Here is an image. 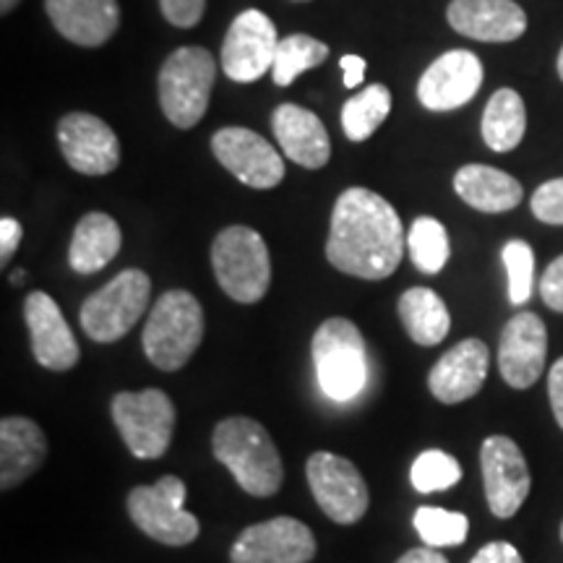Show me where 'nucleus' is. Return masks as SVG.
I'll list each match as a JSON object with an SVG mask.
<instances>
[{"label":"nucleus","mask_w":563,"mask_h":563,"mask_svg":"<svg viewBox=\"0 0 563 563\" xmlns=\"http://www.w3.org/2000/svg\"><path fill=\"white\" fill-rule=\"evenodd\" d=\"M405 256V228L397 209L368 188H347L334 203L327 258L357 279H386Z\"/></svg>","instance_id":"obj_1"},{"label":"nucleus","mask_w":563,"mask_h":563,"mask_svg":"<svg viewBox=\"0 0 563 563\" xmlns=\"http://www.w3.org/2000/svg\"><path fill=\"white\" fill-rule=\"evenodd\" d=\"M211 452L249 496L269 498L282 488L285 470L277 443L258 420L245 415L222 420L211 435Z\"/></svg>","instance_id":"obj_2"},{"label":"nucleus","mask_w":563,"mask_h":563,"mask_svg":"<svg viewBox=\"0 0 563 563\" xmlns=\"http://www.w3.org/2000/svg\"><path fill=\"white\" fill-rule=\"evenodd\" d=\"M313 365L321 391L334 402H350L368 384V352L361 329L350 319H327L313 334Z\"/></svg>","instance_id":"obj_3"},{"label":"nucleus","mask_w":563,"mask_h":563,"mask_svg":"<svg viewBox=\"0 0 563 563\" xmlns=\"http://www.w3.org/2000/svg\"><path fill=\"white\" fill-rule=\"evenodd\" d=\"M203 340V311L188 290H170L154 302L144 327V352L159 371H180Z\"/></svg>","instance_id":"obj_4"},{"label":"nucleus","mask_w":563,"mask_h":563,"mask_svg":"<svg viewBox=\"0 0 563 563\" xmlns=\"http://www.w3.org/2000/svg\"><path fill=\"white\" fill-rule=\"evenodd\" d=\"M211 269L224 295L238 302H258L269 290L272 258L264 238L245 224L224 228L211 245Z\"/></svg>","instance_id":"obj_5"},{"label":"nucleus","mask_w":563,"mask_h":563,"mask_svg":"<svg viewBox=\"0 0 563 563\" xmlns=\"http://www.w3.org/2000/svg\"><path fill=\"white\" fill-rule=\"evenodd\" d=\"M217 79L214 55L203 47H178L159 70V104L175 129L188 131L207 115Z\"/></svg>","instance_id":"obj_6"},{"label":"nucleus","mask_w":563,"mask_h":563,"mask_svg":"<svg viewBox=\"0 0 563 563\" xmlns=\"http://www.w3.org/2000/svg\"><path fill=\"white\" fill-rule=\"evenodd\" d=\"M152 279L141 269H125L102 290L84 300L79 321L89 340L110 344L123 340L150 308Z\"/></svg>","instance_id":"obj_7"},{"label":"nucleus","mask_w":563,"mask_h":563,"mask_svg":"<svg viewBox=\"0 0 563 563\" xmlns=\"http://www.w3.org/2000/svg\"><path fill=\"white\" fill-rule=\"evenodd\" d=\"M183 504H186V483L175 475L159 477L154 485H139L129 493L133 525L162 545L183 548L199 538V519L186 511Z\"/></svg>","instance_id":"obj_8"},{"label":"nucleus","mask_w":563,"mask_h":563,"mask_svg":"<svg viewBox=\"0 0 563 563\" xmlns=\"http://www.w3.org/2000/svg\"><path fill=\"white\" fill-rule=\"evenodd\" d=\"M112 420L136 460H159L170 449L175 405L162 389L121 391L112 397Z\"/></svg>","instance_id":"obj_9"},{"label":"nucleus","mask_w":563,"mask_h":563,"mask_svg":"<svg viewBox=\"0 0 563 563\" xmlns=\"http://www.w3.org/2000/svg\"><path fill=\"white\" fill-rule=\"evenodd\" d=\"M308 485L321 511L336 525L361 522L368 511V485L361 470L344 456L316 452L306 464Z\"/></svg>","instance_id":"obj_10"},{"label":"nucleus","mask_w":563,"mask_h":563,"mask_svg":"<svg viewBox=\"0 0 563 563\" xmlns=\"http://www.w3.org/2000/svg\"><path fill=\"white\" fill-rule=\"evenodd\" d=\"M279 34L266 13L249 9L230 24L222 42V70L230 81L253 84L274 66Z\"/></svg>","instance_id":"obj_11"},{"label":"nucleus","mask_w":563,"mask_h":563,"mask_svg":"<svg viewBox=\"0 0 563 563\" xmlns=\"http://www.w3.org/2000/svg\"><path fill=\"white\" fill-rule=\"evenodd\" d=\"M481 467L485 498H488L493 517L511 519L514 514L522 509L532 485L522 449L509 435H490V439L483 441Z\"/></svg>","instance_id":"obj_12"},{"label":"nucleus","mask_w":563,"mask_h":563,"mask_svg":"<svg viewBox=\"0 0 563 563\" xmlns=\"http://www.w3.org/2000/svg\"><path fill=\"white\" fill-rule=\"evenodd\" d=\"M211 152L224 170L235 175L249 188L269 191L285 180V165H282L279 152L251 129L230 125V129L217 131L211 136Z\"/></svg>","instance_id":"obj_13"},{"label":"nucleus","mask_w":563,"mask_h":563,"mask_svg":"<svg viewBox=\"0 0 563 563\" xmlns=\"http://www.w3.org/2000/svg\"><path fill=\"white\" fill-rule=\"evenodd\" d=\"M316 538L311 527L292 517L251 525L230 551L232 563H311Z\"/></svg>","instance_id":"obj_14"},{"label":"nucleus","mask_w":563,"mask_h":563,"mask_svg":"<svg viewBox=\"0 0 563 563\" xmlns=\"http://www.w3.org/2000/svg\"><path fill=\"white\" fill-rule=\"evenodd\" d=\"M58 144L70 170L100 178L118 167L121 144L102 118L89 112H68L58 123Z\"/></svg>","instance_id":"obj_15"},{"label":"nucleus","mask_w":563,"mask_h":563,"mask_svg":"<svg viewBox=\"0 0 563 563\" xmlns=\"http://www.w3.org/2000/svg\"><path fill=\"white\" fill-rule=\"evenodd\" d=\"M548 355V329L532 311L517 313L504 327L498 342V368L514 389H530L543 376Z\"/></svg>","instance_id":"obj_16"},{"label":"nucleus","mask_w":563,"mask_h":563,"mask_svg":"<svg viewBox=\"0 0 563 563\" xmlns=\"http://www.w3.org/2000/svg\"><path fill=\"white\" fill-rule=\"evenodd\" d=\"M483 84V63L470 51H449L428 66L418 81V100L433 112L467 104Z\"/></svg>","instance_id":"obj_17"},{"label":"nucleus","mask_w":563,"mask_h":563,"mask_svg":"<svg viewBox=\"0 0 563 563\" xmlns=\"http://www.w3.org/2000/svg\"><path fill=\"white\" fill-rule=\"evenodd\" d=\"M24 321L30 329L32 352L42 368L70 371L79 363V342H76L66 316L51 295L40 290L26 295Z\"/></svg>","instance_id":"obj_18"},{"label":"nucleus","mask_w":563,"mask_h":563,"mask_svg":"<svg viewBox=\"0 0 563 563\" xmlns=\"http://www.w3.org/2000/svg\"><path fill=\"white\" fill-rule=\"evenodd\" d=\"M490 352L483 340H462L428 373V389L443 405H460L483 389Z\"/></svg>","instance_id":"obj_19"},{"label":"nucleus","mask_w":563,"mask_h":563,"mask_svg":"<svg viewBox=\"0 0 563 563\" xmlns=\"http://www.w3.org/2000/svg\"><path fill=\"white\" fill-rule=\"evenodd\" d=\"M446 19L454 32L477 42H514L527 32V13L514 0H452Z\"/></svg>","instance_id":"obj_20"},{"label":"nucleus","mask_w":563,"mask_h":563,"mask_svg":"<svg viewBox=\"0 0 563 563\" xmlns=\"http://www.w3.org/2000/svg\"><path fill=\"white\" fill-rule=\"evenodd\" d=\"M45 11L60 37L79 47H100L121 26L118 0H45Z\"/></svg>","instance_id":"obj_21"},{"label":"nucleus","mask_w":563,"mask_h":563,"mask_svg":"<svg viewBox=\"0 0 563 563\" xmlns=\"http://www.w3.org/2000/svg\"><path fill=\"white\" fill-rule=\"evenodd\" d=\"M272 129L282 152L308 170H319L332 157L327 125L316 112L300 104H279L272 115Z\"/></svg>","instance_id":"obj_22"},{"label":"nucleus","mask_w":563,"mask_h":563,"mask_svg":"<svg viewBox=\"0 0 563 563\" xmlns=\"http://www.w3.org/2000/svg\"><path fill=\"white\" fill-rule=\"evenodd\" d=\"M47 456V439L30 418L0 420V488L11 490L32 477Z\"/></svg>","instance_id":"obj_23"},{"label":"nucleus","mask_w":563,"mask_h":563,"mask_svg":"<svg viewBox=\"0 0 563 563\" xmlns=\"http://www.w3.org/2000/svg\"><path fill=\"white\" fill-rule=\"evenodd\" d=\"M454 191L464 203L485 214H501L511 211L522 201V183L509 173L496 170L488 165H464L454 175Z\"/></svg>","instance_id":"obj_24"},{"label":"nucleus","mask_w":563,"mask_h":563,"mask_svg":"<svg viewBox=\"0 0 563 563\" xmlns=\"http://www.w3.org/2000/svg\"><path fill=\"white\" fill-rule=\"evenodd\" d=\"M121 228L104 211H89L76 224L70 238L68 264L79 274H95L108 266L121 251Z\"/></svg>","instance_id":"obj_25"},{"label":"nucleus","mask_w":563,"mask_h":563,"mask_svg":"<svg viewBox=\"0 0 563 563\" xmlns=\"http://www.w3.org/2000/svg\"><path fill=\"white\" fill-rule=\"evenodd\" d=\"M399 319L415 344L433 347L446 340L452 329V313L439 292L428 287H412L399 298Z\"/></svg>","instance_id":"obj_26"},{"label":"nucleus","mask_w":563,"mask_h":563,"mask_svg":"<svg viewBox=\"0 0 563 563\" xmlns=\"http://www.w3.org/2000/svg\"><path fill=\"white\" fill-rule=\"evenodd\" d=\"M527 131V110L519 91L509 87L498 89L485 104L483 139L493 152L504 154L522 144Z\"/></svg>","instance_id":"obj_27"},{"label":"nucleus","mask_w":563,"mask_h":563,"mask_svg":"<svg viewBox=\"0 0 563 563\" xmlns=\"http://www.w3.org/2000/svg\"><path fill=\"white\" fill-rule=\"evenodd\" d=\"M391 112V91L384 84H371L361 95L350 97L342 108V131L355 144L371 139Z\"/></svg>","instance_id":"obj_28"},{"label":"nucleus","mask_w":563,"mask_h":563,"mask_svg":"<svg viewBox=\"0 0 563 563\" xmlns=\"http://www.w3.org/2000/svg\"><path fill=\"white\" fill-rule=\"evenodd\" d=\"M329 58V47L321 40L308 37V34H290L279 40L277 55H274L272 76L277 87H290L300 74L321 66Z\"/></svg>","instance_id":"obj_29"},{"label":"nucleus","mask_w":563,"mask_h":563,"mask_svg":"<svg viewBox=\"0 0 563 563\" xmlns=\"http://www.w3.org/2000/svg\"><path fill=\"white\" fill-rule=\"evenodd\" d=\"M407 251L422 274H439L452 253L446 228L435 217H418L407 235Z\"/></svg>","instance_id":"obj_30"},{"label":"nucleus","mask_w":563,"mask_h":563,"mask_svg":"<svg viewBox=\"0 0 563 563\" xmlns=\"http://www.w3.org/2000/svg\"><path fill=\"white\" fill-rule=\"evenodd\" d=\"M415 530L428 548H456L467 540L470 522L460 511L439 509V506H420L412 517Z\"/></svg>","instance_id":"obj_31"},{"label":"nucleus","mask_w":563,"mask_h":563,"mask_svg":"<svg viewBox=\"0 0 563 563\" xmlns=\"http://www.w3.org/2000/svg\"><path fill=\"white\" fill-rule=\"evenodd\" d=\"M410 481L418 493L449 490L462 481V467L452 454L441 452V449H428L412 462Z\"/></svg>","instance_id":"obj_32"},{"label":"nucleus","mask_w":563,"mask_h":563,"mask_svg":"<svg viewBox=\"0 0 563 563\" xmlns=\"http://www.w3.org/2000/svg\"><path fill=\"white\" fill-rule=\"evenodd\" d=\"M506 277H509V300L514 306H525L532 298L534 285V253L527 241H509L501 251Z\"/></svg>","instance_id":"obj_33"},{"label":"nucleus","mask_w":563,"mask_h":563,"mask_svg":"<svg viewBox=\"0 0 563 563\" xmlns=\"http://www.w3.org/2000/svg\"><path fill=\"white\" fill-rule=\"evenodd\" d=\"M532 214L545 224H563V178L548 180L532 194Z\"/></svg>","instance_id":"obj_34"},{"label":"nucleus","mask_w":563,"mask_h":563,"mask_svg":"<svg viewBox=\"0 0 563 563\" xmlns=\"http://www.w3.org/2000/svg\"><path fill=\"white\" fill-rule=\"evenodd\" d=\"M159 9L173 26L191 30L207 11V0H159Z\"/></svg>","instance_id":"obj_35"},{"label":"nucleus","mask_w":563,"mask_h":563,"mask_svg":"<svg viewBox=\"0 0 563 563\" xmlns=\"http://www.w3.org/2000/svg\"><path fill=\"white\" fill-rule=\"evenodd\" d=\"M540 295H543L548 308L563 313V256L555 258L545 269L543 279H540Z\"/></svg>","instance_id":"obj_36"},{"label":"nucleus","mask_w":563,"mask_h":563,"mask_svg":"<svg viewBox=\"0 0 563 563\" xmlns=\"http://www.w3.org/2000/svg\"><path fill=\"white\" fill-rule=\"evenodd\" d=\"M21 238H24V228L13 217H3L0 220V264L9 266L13 253H16Z\"/></svg>","instance_id":"obj_37"},{"label":"nucleus","mask_w":563,"mask_h":563,"mask_svg":"<svg viewBox=\"0 0 563 563\" xmlns=\"http://www.w3.org/2000/svg\"><path fill=\"white\" fill-rule=\"evenodd\" d=\"M470 563H525V561H522V553H519L511 543L496 540V543L483 545Z\"/></svg>","instance_id":"obj_38"},{"label":"nucleus","mask_w":563,"mask_h":563,"mask_svg":"<svg viewBox=\"0 0 563 563\" xmlns=\"http://www.w3.org/2000/svg\"><path fill=\"white\" fill-rule=\"evenodd\" d=\"M548 394H551V407L555 422L563 428V357L553 363L551 376H548Z\"/></svg>","instance_id":"obj_39"},{"label":"nucleus","mask_w":563,"mask_h":563,"mask_svg":"<svg viewBox=\"0 0 563 563\" xmlns=\"http://www.w3.org/2000/svg\"><path fill=\"white\" fill-rule=\"evenodd\" d=\"M340 66H342V74H344V87H347V89L361 87L365 68H368V66H365V58H361V55H342Z\"/></svg>","instance_id":"obj_40"},{"label":"nucleus","mask_w":563,"mask_h":563,"mask_svg":"<svg viewBox=\"0 0 563 563\" xmlns=\"http://www.w3.org/2000/svg\"><path fill=\"white\" fill-rule=\"evenodd\" d=\"M397 563H449L443 555L435 551V548H412V551H407L402 559Z\"/></svg>","instance_id":"obj_41"},{"label":"nucleus","mask_w":563,"mask_h":563,"mask_svg":"<svg viewBox=\"0 0 563 563\" xmlns=\"http://www.w3.org/2000/svg\"><path fill=\"white\" fill-rule=\"evenodd\" d=\"M19 3H21V0H0V11H3V13H11L13 9H16Z\"/></svg>","instance_id":"obj_42"},{"label":"nucleus","mask_w":563,"mask_h":563,"mask_svg":"<svg viewBox=\"0 0 563 563\" xmlns=\"http://www.w3.org/2000/svg\"><path fill=\"white\" fill-rule=\"evenodd\" d=\"M11 282L13 285H21V282H24V269H16L11 274Z\"/></svg>","instance_id":"obj_43"},{"label":"nucleus","mask_w":563,"mask_h":563,"mask_svg":"<svg viewBox=\"0 0 563 563\" xmlns=\"http://www.w3.org/2000/svg\"><path fill=\"white\" fill-rule=\"evenodd\" d=\"M559 76H561V81H563V47H561V53H559Z\"/></svg>","instance_id":"obj_44"},{"label":"nucleus","mask_w":563,"mask_h":563,"mask_svg":"<svg viewBox=\"0 0 563 563\" xmlns=\"http://www.w3.org/2000/svg\"><path fill=\"white\" fill-rule=\"evenodd\" d=\"M561 540H563V522H561Z\"/></svg>","instance_id":"obj_45"}]
</instances>
